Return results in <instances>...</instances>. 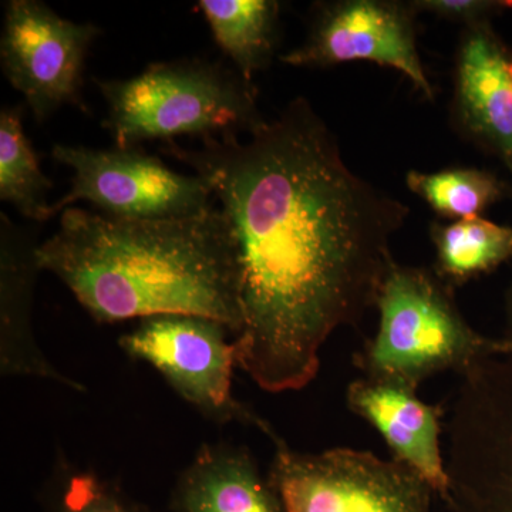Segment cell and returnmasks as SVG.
Here are the masks:
<instances>
[{
  "label": "cell",
  "mask_w": 512,
  "mask_h": 512,
  "mask_svg": "<svg viewBox=\"0 0 512 512\" xmlns=\"http://www.w3.org/2000/svg\"><path fill=\"white\" fill-rule=\"evenodd\" d=\"M269 481L286 512H431L433 488L406 464L367 451L299 453L278 434Z\"/></svg>",
  "instance_id": "6"
},
{
  "label": "cell",
  "mask_w": 512,
  "mask_h": 512,
  "mask_svg": "<svg viewBox=\"0 0 512 512\" xmlns=\"http://www.w3.org/2000/svg\"><path fill=\"white\" fill-rule=\"evenodd\" d=\"M417 390L362 376L349 384V409L375 427L394 460L412 468L441 500L450 503V478L441 450L443 406L421 402Z\"/></svg>",
  "instance_id": "12"
},
{
  "label": "cell",
  "mask_w": 512,
  "mask_h": 512,
  "mask_svg": "<svg viewBox=\"0 0 512 512\" xmlns=\"http://www.w3.org/2000/svg\"><path fill=\"white\" fill-rule=\"evenodd\" d=\"M414 15L410 3L389 0L316 3L305 42L279 59L311 69L375 63L403 74L421 96L433 100L434 87L417 47Z\"/></svg>",
  "instance_id": "10"
},
{
  "label": "cell",
  "mask_w": 512,
  "mask_h": 512,
  "mask_svg": "<svg viewBox=\"0 0 512 512\" xmlns=\"http://www.w3.org/2000/svg\"><path fill=\"white\" fill-rule=\"evenodd\" d=\"M174 512H286L247 448L205 444L177 478Z\"/></svg>",
  "instance_id": "14"
},
{
  "label": "cell",
  "mask_w": 512,
  "mask_h": 512,
  "mask_svg": "<svg viewBox=\"0 0 512 512\" xmlns=\"http://www.w3.org/2000/svg\"><path fill=\"white\" fill-rule=\"evenodd\" d=\"M55 512H150L120 487L92 473L69 477L60 491Z\"/></svg>",
  "instance_id": "19"
},
{
  "label": "cell",
  "mask_w": 512,
  "mask_h": 512,
  "mask_svg": "<svg viewBox=\"0 0 512 512\" xmlns=\"http://www.w3.org/2000/svg\"><path fill=\"white\" fill-rule=\"evenodd\" d=\"M35 235L0 214V370L3 376L55 380L83 392L82 384L62 375L37 346L32 330L37 274Z\"/></svg>",
  "instance_id": "13"
},
{
  "label": "cell",
  "mask_w": 512,
  "mask_h": 512,
  "mask_svg": "<svg viewBox=\"0 0 512 512\" xmlns=\"http://www.w3.org/2000/svg\"><path fill=\"white\" fill-rule=\"evenodd\" d=\"M100 33L92 23L64 19L39 0L6 3L0 40L3 74L39 123L64 106L87 111L84 67Z\"/></svg>",
  "instance_id": "9"
},
{
  "label": "cell",
  "mask_w": 512,
  "mask_h": 512,
  "mask_svg": "<svg viewBox=\"0 0 512 512\" xmlns=\"http://www.w3.org/2000/svg\"><path fill=\"white\" fill-rule=\"evenodd\" d=\"M446 467L456 512H512V353L461 376L447 419Z\"/></svg>",
  "instance_id": "5"
},
{
  "label": "cell",
  "mask_w": 512,
  "mask_h": 512,
  "mask_svg": "<svg viewBox=\"0 0 512 512\" xmlns=\"http://www.w3.org/2000/svg\"><path fill=\"white\" fill-rule=\"evenodd\" d=\"M379 328L353 357L363 376L417 390L439 373L463 376L485 357L512 353V339L471 328L454 288L434 269L394 261L376 299Z\"/></svg>",
  "instance_id": "4"
},
{
  "label": "cell",
  "mask_w": 512,
  "mask_h": 512,
  "mask_svg": "<svg viewBox=\"0 0 512 512\" xmlns=\"http://www.w3.org/2000/svg\"><path fill=\"white\" fill-rule=\"evenodd\" d=\"M36 255L39 268L56 275L96 322L191 315L241 332V252L222 208L117 220L69 207Z\"/></svg>",
  "instance_id": "2"
},
{
  "label": "cell",
  "mask_w": 512,
  "mask_h": 512,
  "mask_svg": "<svg viewBox=\"0 0 512 512\" xmlns=\"http://www.w3.org/2000/svg\"><path fill=\"white\" fill-rule=\"evenodd\" d=\"M53 183L40 168L23 128L22 106L0 110V200L35 222L49 220L47 194Z\"/></svg>",
  "instance_id": "17"
},
{
  "label": "cell",
  "mask_w": 512,
  "mask_h": 512,
  "mask_svg": "<svg viewBox=\"0 0 512 512\" xmlns=\"http://www.w3.org/2000/svg\"><path fill=\"white\" fill-rule=\"evenodd\" d=\"M406 183L431 210L454 221L480 217L508 192L507 184L497 175L473 167L447 168L436 173L410 171Z\"/></svg>",
  "instance_id": "18"
},
{
  "label": "cell",
  "mask_w": 512,
  "mask_h": 512,
  "mask_svg": "<svg viewBox=\"0 0 512 512\" xmlns=\"http://www.w3.org/2000/svg\"><path fill=\"white\" fill-rule=\"evenodd\" d=\"M201 143L161 151L207 181L237 234L238 367L266 392L301 390L318 375L329 336L376 305L409 208L350 170L303 97L245 141Z\"/></svg>",
  "instance_id": "1"
},
{
  "label": "cell",
  "mask_w": 512,
  "mask_h": 512,
  "mask_svg": "<svg viewBox=\"0 0 512 512\" xmlns=\"http://www.w3.org/2000/svg\"><path fill=\"white\" fill-rule=\"evenodd\" d=\"M218 320L191 315L141 319L121 336L120 348L153 366L178 396L215 423L252 424L271 439L275 431L232 394L237 346ZM234 336V335H232Z\"/></svg>",
  "instance_id": "8"
},
{
  "label": "cell",
  "mask_w": 512,
  "mask_h": 512,
  "mask_svg": "<svg viewBox=\"0 0 512 512\" xmlns=\"http://www.w3.org/2000/svg\"><path fill=\"white\" fill-rule=\"evenodd\" d=\"M215 42L245 80L272 62L281 5L275 0H201L197 3ZM254 83V82H252Z\"/></svg>",
  "instance_id": "15"
},
{
  "label": "cell",
  "mask_w": 512,
  "mask_h": 512,
  "mask_svg": "<svg viewBox=\"0 0 512 512\" xmlns=\"http://www.w3.org/2000/svg\"><path fill=\"white\" fill-rule=\"evenodd\" d=\"M453 119L512 173V50L491 22L464 28L454 69Z\"/></svg>",
  "instance_id": "11"
},
{
  "label": "cell",
  "mask_w": 512,
  "mask_h": 512,
  "mask_svg": "<svg viewBox=\"0 0 512 512\" xmlns=\"http://www.w3.org/2000/svg\"><path fill=\"white\" fill-rule=\"evenodd\" d=\"M416 13H430L436 18L468 26L491 22L494 16L512 9V0H414L409 2Z\"/></svg>",
  "instance_id": "20"
},
{
  "label": "cell",
  "mask_w": 512,
  "mask_h": 512,
  "mask_svg": "<svg viewBox=\"0 0 512 512\" xmlns=\"http://www.w3.org/2000/svg\"><path fill=\"white\" fill-rule=\"evenodd\" d=\"M107 103L103 127L114 147L177 137L249 136L265 123L255 84L235 69L204 59L153 63L126 80H97Z\"/></svg>",
  "instance_id": "3"
},
{
  "label": "cell",
  "mask_w": 512,
  "mask_h": 512,
  "mask_svg": "<svg viewBox=\"0 0 512 512\" xmlns=\"http://www.w3.org/2000/svg\"><path fill=\"white\" fill-rule=\"evenodd\" d=\"M52 156L72 168L73 178L67 194L50 207L49 220L77 201L117 220L192 217L215 207L204 178L175 173L141 147L55 146Z\"/></svg>",
  "instance_id": "7"
},
{
  "label": "cell",
  "mask_w": 512,
  "mask_h": 512,
  "mask_svg": "<svg viewBox=\"0 0 512 512\" xmlns=\"http://www.w3.org/2000/svg\"><path fill=\"white\" fill-rule=\"evenodd\" d=\"M430 234L436 249L434 271L454 289L512 258V229L481 217L434 224Z\"/></svg>",
  "instance_id": "16"
},
{
  "label": "cell",
  "mask_w": 512,
  "mask_h": 512,
  "mask_svg": "<svg viewBox=\"0 0 512 512\" xmlns=\"http://www.w3.org/2000/svg\"><path fill=\"white\" fill-rule=\"evenodd\" d=\"M505 336L512 339V284L505 295Z\"/></svg>",
  "instance_id": "21"
}]
</instances>
